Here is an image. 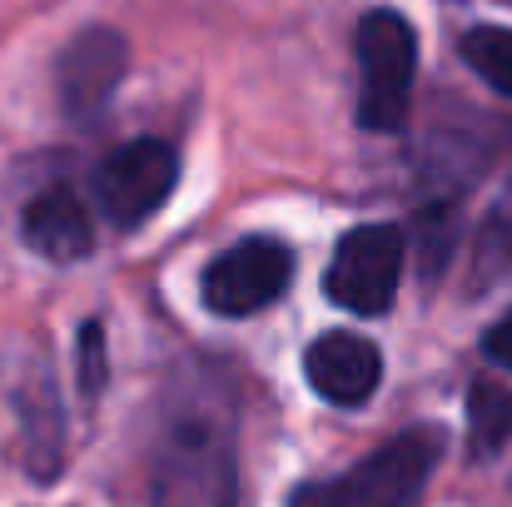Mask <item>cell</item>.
<instances>
[{
    "mask_svg": "<svg viewBox=\"0 0 512 507\" xmlns=\"http://www.w3.org/2000/svg\"><path fill=\"white\" fill-rule=\"evenodd\" d=\"M150 488L160 507H239L234 428L209 403H189L160 423Z\"/></svg>",
    "mask_w": 512,
    "mask_h": 507,
    "instance_id": "6da1fadb",
    "label": "cell"
},
{
    "mask_svg": "<svg viewBox=\"0 0 512 507\" xmlns=\"http://www.w3.org/2000/svg\"><path fill=\"white\" fill-rule=\"evenodd\" d=\"M438 458H443V433L433 423H418L339 478L299 483L289 507H418Z\"/></svg>",
    "mask_w": 512,
    "mask_h": 507,
    "instance_id": "7a4b0ae2",
    "label": "cell"
},
{
    "mask_svg": "<svg viewBox=\"0 0 512 507\" xmlns=\"http://www.w3.org/2000/svg\"><path fill=\"white\" fill-rule=\"evenodd\" d=\"M353 50H358V125L373 135L403 130L418 75V30L398 10L378 5L358 20Z\"/></svg>",
    "mask_w": 512,
    "mask_h": 507,
    "instance_id": "3957f363",
    "label": "cell"
},
{
    "mask_svg": "<svg viewBox=\"0 0 512 507\" xmlns=\"http://www.w3.org/2000/svg\"><path fill=\"white\" fill-rule=\"evenodd\" d=\"M403 264H408V234L398 224H358L334 249L324 294L358 319H378L398 299Z\"/></svg>",
    "mask_w": 512,
    "mask_h": 507,
    "instance_id": "277c9868",
    "label": "cell"
},
{
    "mask_svg": "<svg viewBox=\"0 0 512 507\" xmlns=\"http://www.w3.org/2000/svg\"><path fill=\"white\" fill-rule=\"evenodd\" d=\"M174 179H179V155L165 140H130L100 160L90 189H95V204L105 209L110 224L140 229L174 194Z\"/></svg>",
    "mask_w": 512,
    "mask_h": 507,
    "instance_id": "5b68a950",
    "label": "cell"
},
{
    "mask_svg": "<svg viewBox=\"0 0 512 507\" xmlns=\"http://www.w3.org/2000/svg\"><path fill=\"white\" fill-rule=\"evenodd\" d=\"M294 284V249L279 239H244L204 269V309L219 319H249Z\"/></svg>",
    "mask_w": 512,
    "mask_h": 507,
    "instance_id": "8992f818",
    "label": "cell"
},
{
    "mask_svg": "<svg viewBox=\"0 0 512 507\" xmlns=\"http://www.w3.org/2000/svg\"><path fill=\"white\" fill-rule=\"evenodd\" d=\"M130 70V45L120 30L110 25H90L80 30L60 60H55V95H60V110L75 120V125H90L105 115V105L115 100L120 80Z\"/></svg>",
    "mask_w": 512,
    "mask_h": 507,
    "instance_id": "52a82bcc",
    "label": "cell"
},
{
    "mask_svg": "<svg viewBox=\"0 0 512 507\" xmlns=\"http://www.w3.org/2000/svg\"><path fill=\"white\" fill-rule=\"evenodd\" d=\"M304 373H309V388L334 403V408H363L383 378V353L378 343L363 334H348V329H334V334H319L304 353Z\"/></svg>",
    "mask_w": 512,
    "mask_h": 507,
    "instance_id": "ba28073f",
    "label": "cell"
},
{
    "mask_svg": "<svg viewBox=\"0 0 512 507\" xmlns=\"http://www.w3.org/2000/svg\"><path fill=\"white\" fill-rule=\"evenodd\" d=\"M25 244L55 264H75L95 249V219L85 209V199L65 184L45 189L30 199L25 209Z\"/></svg>",
    "mask_w": 512,
    "mask_h": 507,
    "instance_id": "9c48e42d",
    "label": "cell"
},
{
    "mask_svg": "<svg viewBox=\"0 0 512 507\" xmlns=\"http://www.w3.org/2000/svg\"><path fill=\"white\" fill-rule=\"evenodd\" d=\"M512 443V388L498 378H478L468 388V453L498 458Z\"/></svg>",
    "mask_w": 512,
    "mask_h": 507,
    "instance_id": "30bf717a",
    "label": "cell"
},
{
    "mask_svg": "<svg viewBox=\"0 0 512 507\" xmlns=\"http://www.w3.org/2000/svg\"><path fill=\"white\" fill-rule=\"evenodd\" d=\"M458 50L483 85L512 100V25H473Z\"/></svg>",
    "mask_w": 512,
    "mask_h": 507,
    "instance_id": "8fae6325",
    "label": "cell"
},
{
    "mask_svg": "<svg viewBox=\"0 0 512 507\" xmlns=\"http://www.w3.org/2000/svg\"><path fill=\"white\" fill-rule=\"evenodd\" d=\"M453 224H458V219H453L448 204H433V209H423V214L413 219V229H408V249L418 254V274H423V279H438V274L448 269V259H453V239H458Z\"/></svg>",
    "mask_w": 512,
    "mask_h": 507,
    "instance_id": "7c38bea8",
    "label": "cell"
},
{
    "mask_svg": "<svg viewBox=\"0 0 512 507\" xmlns=\"http://www.w3.org/2000/svg\"><path fill=\"white\" fill-rule=\"evenodd\" d=\"M473 264H478V279H483V284H498V279L512 274V194H503V199L488 209V219H483V229H478V254H473Z\"/></svg>",
    "mask_w": 512,
    "mask_h": 507,
    "instance_id": "4fadbf2b",
    "label": "cell"
},
{
    "mask_svg": "<svg viewBox=\"0 0 512 507\" xmlns=\"http://www.w3.org/2000/svg\"><path fill=\"white\" fill-rule=\"evenodd\" d=\"M105 378H110V358H105V329L90 319V324H80V388L95 398V393L105 388Z\"/></svg>",
    "mask_w": 512,
    "mask_h": 507,
    "instance_id": "5bb4252c",
    "label": "cell"
},
{
    "mask_svg": "<svg viewBox=\"0 0 512 507\" xmlns=\"http://www.w3.org/2000/svg\"><path fill=\"white\" fill-rule=\"evenodd\" d=\"M483 353L493 358V363H503V368H512V314H503L488 334H483Z\"/></svg>",
    "mask_w": 512,
    "mask_h": 507,
    "instance_id": "9a60e30c",
    "label": "cell"
}]
</instances>
